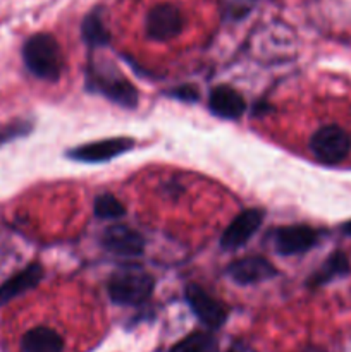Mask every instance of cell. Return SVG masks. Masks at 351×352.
Here are the masks:
<instances>
[{
  "label": "cell",
  "mask_w": 351,
  "mask_h": 352,
  "mask_svg": "<svg viewBox=\"0 0 351 352\" xmlns=\"http://www.w3.org/2000/svg\"><path fill=\"white\" fill-rule=\"evenodd\" d=\"M227 275L240 285H251L275 277L277 270L264 256H244L227 267Z\"/></svg>",
  "instance_id": "cell-11"
},
{
  "label": "cell",
  "mask_w": 351,
  "mask_h": 352,
  "mask_svg": "<svg viewBox=\"0 0 351 352\" xmlns=\"http://www.w3.org/2000/svg\"><path fill=\"white\" fill-rule=\"evenodd\" d=\"M184 298L191 311L196 315V318L209 329H220L226 323L227 308L222 302L217 301L213 296H210L203 287L196 284H189L184 291Z\"/></svg>",
  "instance_id": "cell-6"
},
{
  "label": "cell",
  "mask_w": 351,
  "mask_h": 352,
  "mask_svg": "<svg viewBox=\"0 0 351 352\" xmlns=\"http://www.w3.org/2000/svg\"><path fill=\"white\" fill-rule=\"evenodd\" d=\"M23 352H62L64 339L48 327H34L28 330L21 340Z\"/></svg>",
  "instance_id": "cell-14"
},
{
  "label": "cell",
  "mask_w": 351,
  "mask_h": 352,
  "mask_svg": "<svg viewBox=\"0 0 351 352\" xmlns=\"http://www.w3.org/2000/svg\"><path fill=\"white\" fill-rule=\"evenodd\" d=\"M184 28V16L174 3H158L151 7L145 19V33L153 41H169Z\"/></svg>",
  "instance_id": "cell-5"
},
{
  "label": "cell",
  "mask_w": 351,
  "mask_h": 352,
  "mask_svg": "<svg viewBox=\"0 0 351 352\" xmlns=\"http://www.w3.org/2000/svg\"><path fill=\"white\" fill-rule=\"evenodd\" d=\"M262 222H264V212L262 210L250 208L241 212L222 232L220 248L226 251H234L243 248L255 236V232L260 229Z\"/></svg>",
  "instance_id": "cell-9"
},
{
  "label": "cell",
  "mask_w": 351,
  "mask_h": 352,
  "mask_svg": "<svg viewBox=\"0 0 351 352\" xmlns=\"http://www.w3.org/2000/svg\"><path fill=\"white\" fill-rule=\"evenodd\" d=\"M310 150L322 164H341L351 151V136L339 126H323L310 140Z\"/></svg>",
  "instance_id": "cell-3"
},
{
  "label": "cell",
  "mask_w": 351,
  "mask_h": 352,
  "mask_svg": "<svg viewBox=\"0 0 351 352\" xmlns=\"http://www.w3.org/2000/svg\"><path fill=\"white\" fill-rule=\"evenodd\" d=\"M350 272V260L343 251H336L330 254L326 260V263L312 275L308 285L310 287H320V285L327 284V282L334 280L336 277L346 275Z\"/></svg>",
  "instance_id": "cell-15"
},
{
  "label": "cell",
  "mask_w": 351,
  "mask_h": 352,
  "mask_svg": "<svg viewBox=\"0 0 351 352\" xmlns=\"http://www.w3.org/2000/svg\"><path fill=\"white\" fill-rule=\"evenodd\" d=\"M155 289V278L138 267H124L110 275L107 292L112 302L120 306H138L148 301Z\"/></svg>",
  "instance_id": "cell-2"
},
{
  "label": "cell",
  "mask_w": 351,
  "mask_h": 352,
  "mask_svg": "<svg viewBox=\"0 0 351 352\" xmlns=\"http://www.w3.org/2000/svg\"><path fill=\"white\" fill-rule=\"evenodd\" d=\"M31 131V126L28 122H23V120H17V122L9 124V126L2 127L0 129V144L7 143L10 140H16V138L24 136Z\"/></svg>",
  "instance_id": "cell-19"
},
{
  "label": "cell",
  "mask_w": 351,
  "mask_h": 352,
  "mask_svg": "<svg viewBox=\"0 0 351 352\" xmlns=\"http://www.w3.org/2000/svg\"><path fill=\"white\" fill-rule=\"evenodd\" d=\"M171 96L179 100H184V102H196L200 98L198 89L193 88V86H181V88H176L171 91Z\"/></svg>",
  "instance_id": "cell-20"
},
{
  "label": "cell",
  "mask_w": 351,
  "mask_h": 352,
  "mask_svg": "<svg viewBox=\"0 0 351 352\" xmlns=\"http://www.w3.org/2000/svg\"><path fill=\"white\" fill-rule=\"evenodd\" d=\"M343 232L346 234V236H351V220H350V222L344 223V226H343Z\"/></svg>",
  "instance_id": "cell-21"
},
{
  "label": "cell",
  "mask_w": 351,
  "mask_h": 352,
  "mask_svg": "<svg viewBox=\"0 0 351 352\" xmlns=\"http://www.w3.org/2000/svg\"><path fill=\"white\" fill-rule=\"evenodd\" d=\"M102 246L117 256H140L145 251V237L126 226H112L102 234Z\"/></svg>",
  "instance_id": "cell-10"
},
{
  "label": "cell",
  "mask_w": 351,
  "mask_h": 352,
  "mask_svg": "<svg viewBox=\"0 0 351 352\" xmlns=\"http://www.w3.org/2000/svg\"><path fill=\"white\" fill-rule=\"evenodd\" d=\"M169 352H219V342L209 332H193L174 344Z\"/></svg>",
  "instance_id": "cell-16"
},
{
  "label": "cell",
  "mask_w": 351,
  "mask_h": 352,
  "mask_svg": "<svg viewBox=\"0 0 351 352\" xmlns=\"http://www.w3.org/2000/svg\"><path fill=\"white\" fill-rule=\"evenodd\" d=\"M229 352H244V351H237V349H231Z\"/></svg>",
  "instance_id": "cell-22"
},
{
  "label": "cell",
  "mask_w": 351,
  "mask_h": 352,
  "mask_svg": "<svg viewBox=\"0 0 351 352\" xmlns=\"http://www.w3.org/2000/svg\"><path fill=\"white\" fill-rule=\"evenodd\" d=\"M89 88L102 93L117 105L134 109L138 105V89L116 71H92L88 76Z\"/></svg>",
  "instance_id": "cell-4"
},
{
  "label": "cell",
  "mask_w": 351,
  "mask_h": 352,
  "mask_svg": "<svg viewBox=\"0 0 351 352\" xmlns=\"http://www.w3.org/2000/svg\"><path fill=\"white\" fill-rule=\"evenodd\" d=\"M319 243V232L308 226L279 227L272 232V246L282 256L303 254Z\"/></svg>",
  "instance_id": "cell-7"
},
{
  "label": "cell",
  "mask_w": 351,
  "mask_h": 352,
  "mask_svg": "<svg viewBox=\"0 0 351 352\" xmlns=\"http://www.w3.org/2000/svg\"><path fill=\"white\" fill-rule=\"evenodd\" d=\"M95 215L98 219H120L126 213V208H124L123 203L116 198L110 192H105V195H100L98 198L95 199Z\"/></svg>",
  "instance_id": "cell-18"
},
{
  "label": "cell",
  "mask_w": 351,
  "mask_h": 352,
  "mask_svg": "<svg viewBox=\"0 0 351 352\" xmlns=\"http://www.w3.org/2000/svg\"><path fill=\"white\" fill-rule=\"evenodd\" d=\"M23 60L28 71L43 81H57L64 67L61 45L48 33H38L28 38L23 47Z\"/></svg>",
  "instance_id": "cell-1"
},
{
  "label": "cell",
  "mask_w": 351,
  "mask_h": 352,
  "mask_svg": "<svg viewBox=\"0 0 351 352\" xmlns=\"http://www.w3.org/2000/svg\"><path fill=\"white\" fill-rule=\"evenodd\" d=\"M133 146L134 140H131V138H109V140H100L95 143L72 148L69 151V158L83 162V164H102V162H109L119 155L126 153Z\"/></svg>",
  "instance_id": "cell-8"
},
{
  "label": "cell",
  "mask_w": 351,
  "mask_h": 352,
  "mask_svg": "<svg viewBox=\"0 0 351 352\" xmlns=\"http://www.w3.org/2000/svg\"><path fill=\"white\" fill-rule=\"evenodd\" d=\"M83 38L92 47H103L109 43L110 34L98 12H92L83 21Z\"/></svg>",
  "instance_id": "cell-17"
},
{
  "label": "cell",
  "mask_w": 351,
  "mask_h": 352,
  "mask_svg": "<svg viewBox=\"0 0 351 352\" xmlns=\"http://www.w3.org/2000/svg\"><path fill=\"white\" fill-rule=\"evenodd\" d=\"M43 278V267L40 263H31L21 272H17L14 277L3 282L0 285V305H7L17 296H23L24 292L36 287Z\"/></svg>",
  "instance_id": "cell-12"
},
{
  "label": "cell",
  "mask_w": 351,
  "mask_h": 352,
  "mask_svg": "<svg viewBox=\"0 0 351 352\" xmlns=\"http://www.w3.org/2000/svg\"><path fill=\"white\" fill-rule=\"evenodd\" d=\"M209 107L212 113L222 119H240L246 110L244 98L231 86H217L210 91Z\"/></svg>",
  "instance_id": "cell-13"
}]
</instances>
